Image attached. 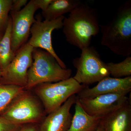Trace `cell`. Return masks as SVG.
<instances>
[{
    "label": "cell",
    "mask_w": 131,
    "mask_h": 131,
    "mask_svg": "<svg viewBox=\"0 0 131 131\" xmlns=\"http://www.w3.org/2000/svg\"><path fill=\"white\" fill-rule=\"evenodd\" d=\"M63 22L66 41L81 50L90 46L92 37L100 31L98 12L86 4L82 3L73 9Z\"/></svg>",
    "instance_id": "6da1fadb"
},
{
    "label": "cell",
    "mask_w": 131,
    "mask_h": 131,
    "mask_svg": "<svg viewBox=\"0 0 131 131\" xmlns=\"http://www.w3.org/2000/svg\"><path fill=\"white\" fill-rule=\"evenodd\" d=\"M101 44L114 54L126 57L131 55V1L118 8L112 18L100 25Z\"/></svg>",
    "instance_id": "7a4b0ae2"
},
{
    "label": "cell",
    "mask_w": 131,
    "mask_h": 131,
    "mask_svg": "<svg viewBox=\"0 0 131 131\" xmlns=\"http://www.w3.org/2000/svg\"><path fill=\"white\" fill-rule=\"evenodd\" d=\"M33 62L28 72V81L25 89L30 90L46 83L57 82L70 78L72 70L64 69L56 59L48 52L34 48Z\"/></svg>",
    "instance_id": "3957f363"
},
{
    "label": "cell",
    "mask_w": 131,
    "mask_h": 131,
    "mask_svg": "<svg viewBox=\"0 0 131 131\" xmlns=\"http://www.w3.org/2000/svg\"><path fill=\"white\" fill-rule=\"evenodd\" d=\"M87 86L80 84L73 77H70L57 82L42 83L34 88L35 94L42 101L45 112L49 114Z\"/></svg>",
    "instance_id": "277c9868"
},
{
    "label": "cell",
    "mask_w": 131,
    "mask_h": 131,
    "mask_svg": "<svg viewBox=\"0 0 131 131\" xmlns=\"http://www.w3.org/2000/svg\"><path fill=\"white\" fill-rule=\"evenodd\" d=\"M81 51L80 57L73 61L77 70L73 78L77 82L88 86L110 76L106 63L101 59L95 48L90 46L82 49Z\"/></svg>",
    "instance_id": "5b68a950"
},
{
    "label": "cell",
    "mask_w": 131,
    "mask_h": 131,
    "mask_svg": "<svg viewBox=\"0 0 131 131\" xmlns=\"http://www.w3.org/2000/svg\"><path fill=\"white\" fill-rule=\"evenodd\" d=\"M45 114L37 99L25 90L1 116L20 125L38 124L44 119Z\"/></svg>",
    "instance_id": "8992f818"
},
{
    "label": "cell",
    "mask_w": 131,
    "mask_h": 131,
    "mask_svg": "<svg viewBox=\"0 0 131 131\" xmlns=\"http://www.w3.org/2000/svg\"><path fill=\"white\" fill-rule=\"evenodd\" d=\"M34 48L27 42L15 54L13 60L3 70L0 83L12 84L25 88L28 81V72L33 62Z\"/></svg>",
    "instance_id": "52a82bcc"
},
{
    "label": "cell",
    "mask_w": 131,
    "mask_h": 131,
    "mask_svg": "<svg viewBox=\"0 0 131 131\" xmlns=\"http://www.w3.org/2000/svg\"><path fill=\"white\" fill-rule=\"evenodd\" d=\"M64 17L62 16L53 20L43 21L38 19L31 27V37L28 42L34 48L48 52L56 59L62 68L67 69L65 63L56 53L52 43V33L56 29L62 28Z\"/></svg>",
    "instance_id": "ba28073f"
},
{
    "label": "cell",
    "mask_w": 131,
    "mask_h": 131,
    "mask_svg": "<svg viewBox=\"0 0 131 131\" xmlns=\"http://www.w3.org/2000/svg\"><path fill=\"white\" fill-rule=\"evenodd\" d=\"M38 9L31 0L19 12L11 14L12 47L15 55L26 43L31 27L36 21L34 16Z\"/></svg>",
    "instance_id": "9c48e42d"
},
{
    "label": "cell",
    "mask_w": 131,
    "mask_h": 131,
    "mask_svg": "<svg viewBox=\"0 0 131 131\" xmlns=\"http://www.w3.org/2000/svg\"><path fill=\"white\" fill-rule=\"evenodd\" d=\"M126 94L114 93L101 95L90 99L78 97L82 107L91 116H102L112 112L129 100Z\"/></svg>",
    "instance_id": "30bf717a"
},
{
    "label": "cell",
    "mask_w": 131,
    "mask_h": 131,
    "mask_svg": "<svg viewBox=\"0 0 131 131\" xmlns=\"http://www.w3.org/2000/svg\"><path fill=\"white\" fill-rule=\"evenodd\" d=\"M131 91V76L123 78L107 77L90 88L88 86L78 94L79 98L90 99L106 94L129 93Z\"/></svg>",
    "instance_id": "8fae6325"
},
{
    "label": "cell",
    "mask_w": 131,
    "mask_h": 131,
    "mask_svg": "<svg viewBox=\"0 0 131 131\" xmlns=\"http://www.w3.org/2000/svg\"><path fill=\"white\" fill-rule=\"evenodd\" d=\"M76 99L75 95H72L60 107L49 114L39 125V131H68L73 117L71 108Z\"/></svg>",
    "instance_id": "7c38bea8"
},
{
    "label": "cell",
    "mask_w": 131,
    "mask_h": 131,
    "mask_svg": "<svg viewBox=\"0 0 131 131\" xmlns=\"http://www.w3.org/2000/svg\"><path fill=\"white\" fill-rule=\"evenodd\" d=\"M99 127L101 131H131L130 99L112 112L102 116Z\"/></svg>",
    "instance_id": "4fadbf2b"
},
{
    "label": "cell",
    "mask_w": 131,
    "mask_h": 131,
    "mask_svg": "<svg viewBox=\"0 0 131 131\" xmlns=\"http://www.w3.org/2000/svg\"><path fill=\"white\" fill-rule=\"evenodd\" d=\"M75 112L68 131H96L101 117L91 116L86 112L79 102L77 96Z\"/></svg>",
    "instance_id": "5bb4252c"
},
{
    "label": "cell",
    "mask_w": 131,
    "mask_h": 131,
    "mask_svg": "<svg viewBox=\"0 0 131 131\" xmlns=\"http://www.w3.org/2000/svg\"><path fill=\"white\" fill-rule=\"evenodd\" d=\"M82 4L78 0H52L46 10L42 13L45 20H51L63 16Z\"/></svg>",
    "instance_id": "9a60e30c"
},
{
    "label": "cell",
    "mask_w": 131,
    "mask_h": 131,
    "mask_svg": "<svg viewBox=\"0 0 131 131\" xmlns=\"http://www.w3.org/2000/svg\"><path fill=\"white\" fill-rule=\"evenodd\" d=\"M12 19L9 16L6 28L0 39V65L3 70L13 60L15 55L12 47Z\"/></svg>",
    "instance_id": "2e32d148"
},
{
    "label": "cell",
    "mask_w": 131,
    "mask_h": 131,
    "mask_svg": "<svg viewBox=\"0 0 131 131\" xmlns=\"http://www.w3.org/2000/svg\"><path fill=\"white\" fill-rule=\"evenodd\" d=\"M25 90L24 87L0 83V116Z\"/></svg>",
    "instance_id": "e0dca14e"
},
{
    "label": "cell",
    "mask_w": 131,
    "mask_h": 131,
    "mask_svg": "<svg viewBox=\"0 0 131 131\" xmlns=\"http://www.w3.org/2000/svg\"><path fill=\"white\" fill-rule=\"evenodd\" d=\"M110 75L115 78H123L131 75V57H126L125 60L117 63H106Z\"/></svg>",
    "instance_id": "ac0fdd59"
},
{
    "label": "cell",
    "mask_w": 131,
    "mask_h": 131,
    "mask_svg": "<svg viewBox=\"0 0 131 131\" xmlns=\"http://www.w3.org/2000/svg\"><path fill=\"white\" fill-rule=\"evenodd\" d=\"M12 0H0V35L2 37L9 20Z\"/></svg>",
    "instance_id": "d6986e66"
},
{
    "label": "cell",
    "mask_w": 131,
    "mask_h": 131,
    "mask_svg": "<svg viewBox=\"0 0 131 131\" xmlns=\"http://www.w3.org/2000/svg\"><path fill=\"white\" fill-rule=\"evenodd\" d=\"M23 125L15 124L0 116V131H19Z\"/></svg>",
    "instance_id": "ffe728a7"
},
{
    "label": "cell",
    "mask_w": 131,
    "mask_h": 131,
    "mask_svg": "<svg viewBox=\"0 0 131 131\" xmlns=\"http://www.w3.org/2000/svg\"><path fill=\"white\" fill-rule=\"evenodd\" d=\"M27 0H12L10 13L13 14L19 12L28 3Z\"/></svg>",
    "instance_id": "44dd1931"
},
{
    "label": "cell",
    "mask_w": 131,
    "mask_h": 131,
    "mask_svg": "<svg viewBox=\"0 0 131 131\" xmlns=\"http://www.w3.org/2000/svg\"><path fill=\"white\" fill-rule=\"evenodd\" d=\"M34 4L38 9H42V13L45 12L50 5L52 0H32Z\"/></svg>",
    "instance_id": "7402d4cb"
},
{
    "label": "cell",
    "mask_w": 131,
    "mask_h": 131,
    "mask_svg": "<svg viewBox=\"0 0 131 131\" xmlns=\"http://www.w3.org/2000/svg\"><path fill=\"white\" fill-rule=\"evenodd\" d=\"M39 127L37 124H25L19 131H39Z\"/></svg>",
    "instance_id": "603a6c76"
},
{
    "label": "cell",
    "mask_w": 131,
    "mask_h": 131,
    "mask_svg": "<svg viewBox=\"0 0 131 131\" xmlns=\"http://www.w3.org/2000/svg\"><path fill=\"white\" fill-rule=\"evenodd\" d=\"M2 75V70L1 66L0 65V79L1 78Z\"/></svg>",
    "instance_id": "cb8c5ba5"
},
{
    "label": "cell",
    "mask_w": 131,
    "mask_h": 131,
    "mask_svg": "<svg viewBox=\"0 0 131 131\" xmlns=\"http://www.w3.org/2000/svg\"><path fill=\"white\" fill-rule=\"evenodd\" d=\"M101 131V130L100 128V127H99V126L98 127V129H97V131Z\"/></svg>",
    "instance_id": "d4e9b609"
},
{
    "label": "cell",
    "mask_w": 131,
    "mask_h": 131,
    "mask_svg": "<svg viewBox=\"0 0 131 131\" xmlns=\"http://www.w3.org/2000/svg\"><path fill=\"white\" fill-rule=\"evenodd\" d=\"M2 37H1V35H0V39H1V38Z\"/></svg>",
    "instance_id": "484cf974"
}]
</instances>
